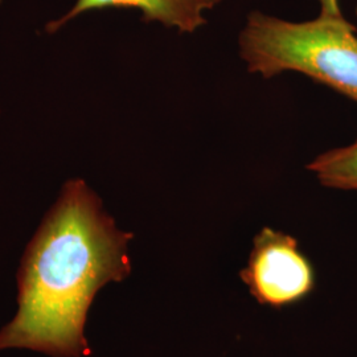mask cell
Returning a JSON list of instances; mask_svg holds the SVG:
<instances>
[{
    "label": "cell",
    "instance_id": "3",
    "mask_svg": "<svg viewBox=\"0 0 357 357\" xmlns=\"http://www.w3.org/2000/svg\"><path fill=\"white\" fill-rule=\"evenodd\" d=\"M241 277L259 303L273 307L296 303L315 286L314 268L296 240L270 228L255 237Z\"/></svg>",
    "mask_w": 357,
    "mask_h": 357
},
{
    "label": "cell",
    "instance_id": "7",
    "mask_svg": "<svg viewBox=\"0 0 357 357\" xmlns=\"http://www.w3.org/2000/svg\"><path fill=\"white\" fill-rule=\"evenodd\" d=\"M356 17H357V7H356Z\"/></svg>",
    "mask_w": 357,
    "mask_h": 357
},
{
    "label": "cell",
    "instance_id": "1",
    "mask_svg": "<svg viewBox=\"0 0 357 357\" xmlns=\"http://www.w3.org/2000/svg\"><path fill=\"white\" fill-rule=\"evenodd\" d=\"M131 238L82 178L66 181L22 258L17 311L0 330V352L88 356L90 306L106 284L130 275Z\"/></svg>",
    "mask_w": 357,
    "mask_h": 357
},
{
    "label": "cell",
    "instance_id": "5",
    "mask_svg": "<svg viewBox=\"0 0 357 357\" xmlns=\"http://www.w3.org/2000/svg\"><path fill=\"white\" fill-rule=\"evenodd\" d=\"M308 169L326 187L357 191V141L320 155Z\"/></svg>",
    "mask_w": 357,
    "mask_h": 357
},
{
    "label": "cell",
    "instance_id": "8",
    "mask_svg": "<svg viewBox=\"0 0 357 357\" xmlns=\"http://www.w3.org/2000/svg\"><path fill=\"white\" fill-rule=\"evenodd\" d=\"M0 4H1V0H0Z\"/></svg>",
    "mask_w": 357,
    "mask_h": 357
},
{
    "label": "cell",
    "instance_id": "6",
    "mask_svg": "<svg viewBox=\"0 0 357 357\" xmlns=\"http://www.w3.org/2000/svg\"><path fill=\"white\" fill-rule=\"evenodd\" d=\"M320 15L323 16H342L339 0H319Z\"/></svg>",
    "mask_w": 357,
    "mask_h": 357
},
{
    "label": "cell",
    "instance_id": "2",
    "mask_svg": "<svg viewBox=\"0 0 357 357\" xmlns=\"http://www.w3.org/2000/svg\"><path fill=\"white\" fill-rule=\"evenodd\" d=\"M238 43L249 72L265 78L299 72L357 102L356 28L343 15L293 23L255 11Z\"/></svg>",
    "mask_w": 357,
    "mask_h": 357
},
{
    "label": "cell",
    "instance_id": "4",
    "mask_svg": "<svg viewBox=\"0 0 357 357\" xmlns=\"http://www.w3.org/2000/svg\"><path fill=\"white\" fill-rule=\"evenodd\" d=\"M221 0H77L69 13L48 23L45 29L54 33L77 16L89 11L107 8L139 10L146 22H158L178 32L193 33L206 24L205 13L216 7Z\"/></svg>",
    "mask_w": 357,
    "mask_h": 357
}]
</instances>
